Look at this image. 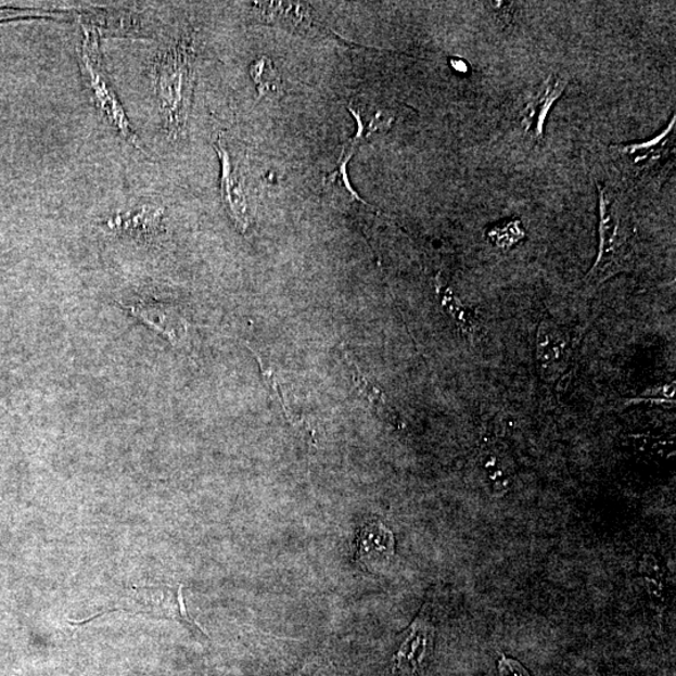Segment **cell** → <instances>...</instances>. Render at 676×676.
<instances>
[{
	"instance_id": "6da1fadb",
	"label": "cell",
	"mask_w": 676,
	"mask_h": 676,
	"mask_svg": "<svg viewBox=\"0 0 676 676\" xmlns=\"http://www.w3.org/2000/svg\"><path fill=\"white\" fill-rule=\"evenodd\" d=\"M194 33L181 37L160 49L151 67V79L163 127L168 138L178 141L186 133L192 110L195 85Z\"/></svg>"
},
{
	"instance_id": "7a4b0ae2",
	"label": "cell",
	"mask_w": 676,
	"mask_h": 676,
	"mask_svg": "<svg viewBox=\"0 0 676 676\" xmlns=\"http://www.w3.org/2000/svg\"><path fill=\"white\" fill-rule=\"evenodd\" d=\"M84 39L78 49V64L85 86L94 107L105 122L133 149L149 154L140 138L135 133L127 113L104 67L100 47V33L93 26L84 24Z\"/></svg>"
},
{
	"instance_id": "3957f363",
	"label": "cell",
	"mask_w": 676,
	"mask_h": 676,
	"mask_svg": "<svg viewBox=\"0 0 676 676\" xmlns=\"http://www.w3.org/2000/svg\"><path fill=\"white\" fill-rule=\"evenodd\" d=\"M600 250L588 275L589 283L599 284L628 267L633 256L629 211L622 195L612 187L599 184Z\"/></svg>"
},
{
	"instance_id": "277c9868",
	"label": "cell",
	"mask_w": 676,
	"mask_h": 676,
	"mask_svg": "<svg viewBox=\"0 0 676 676\" xmlns=\"http://www.w3.org/2000/svg\"><path fill=\"white\" fill-rule=\"evenodd\" d=\"M221 162V195L228 215L242 233L251 224L248 199V156L242 146L225 133L214 143Z\"/></svg>"
},
{
	"instance_id": "5b68a950",
	"label": "cell",
	"mask_w": 676,
	"mask_h": 676,
	"mask_svg": "<svg viewBox=\"0 0 676 676\" xmlns=\"http://www.w3.org/2000/svg\"><path fill=\"white\" fill-rule=\"evenodd\" d=\"M570 339L553 321L544 320L536 336V361L545 380H557L566 369Z\"/></svg>"
},
{
	"instance_id": "8992f818",
	"label": "cell",
	"mask_w": 676,
	"mask_h": 676,
	"mask_svg": "<svg viewBox=\"0 0 676 676\" xmlns=\"http://www.w3.org/2000/svg\"><path fill=\"white\" fill-rule=\"evenodd\" d=\"M125 308L146 328L165 337L170 345L175 347L184 345L189 324L176 306L162 303H142L125 306Z\"/></svg>"
},
{
	"instance_id": "52a82bcc",
	"label": "cell",
	"mask_w": 676,
	"mask_h": 676,
	"mask_svg": "<svg viewBox=\"0 0 676 676\" xmlns=\"http://www.w3.org/2000/svg\"><path fill=\"white\" fill-rule=\"evenodd\" d=\"M674 140L675 117L664 132L653 138V140L618 145L616 151L624 158L626 165L633 166L635 175H647L659 163H663L665 158L669 157L672 150H674Z\"/></svg>"
},
{
	"instance_id": "ba28073f",
	"label": "cell",
	"mask_w": 676,
	"mask_h": 676,
	"mask_svg": "<svg viewBox=\"0 0 676 676\" xmlns=\"http://www.w3.org/2000/svg\"><path fill=\"white\" fill-rule=\"evenodd\" d=\"M567 80L558 76H550L544 81L539 91H537L531 101L526 103V107L521 113V122L528 135L534 140L540 141L544 137L545 120L548 114L561 94L565 92Z\"/></svg>"
},
{
	"instance_id": "9c48e42d",
	"label": "cell",
	"mask_w": 676,
	"mask_h": 676,
	"mask_svg": "<svg viewBox=\"0 0 676 676\" xmlns=\"http://www.w3.org/2000/svg\"><path fill=\"white\" fill-rule=\"evenodd\" d=\"M348 111L352 112L357 122V133L352 140H348L342 146L340 162L348 163L354 157L355 152L361 143L369 140L373 133L384 132L393 125L394 117L387 112L378 110L373 111L370 105L362 101V98H354L348 104Z\"/></svg>"
},
{
	"instance_id": "30bf717a",
	"label": "cell",
	"mask_w": 676,
	"mask_h": 676,
	"mask_svg": "<svg viewBox=\"0 0 676 676\" xmlns=\"http://www.w3.org/2000/svg\"><path fill=\"white\" fill-rule=\"evenodd\" d=\"M433 642V630L421 617L411 625L409 637L405 639L395 655L394 673L398 676H411L417 674L423 661L429 654Z\"/></svg>"
},
{
	"instance_id": "8fae6325",
	"label": "cell",
	"mask_w": 676,
	"mask_h": 676,
	"mask_svg": "<svg viewBox=\"0 0 676 676\" xmlns=\"http://www.w3.org/2000/svg\"><path fill=\"white\" fill-rule=\"evenodd\" d=\"M395 539L388 528L377 521L365 525L357 534L356 559L366 567L378 565L394 556Z\"/></svg>"
},
{
	"instance_id": "7c38bea8",
	"label": "cell",
	"mask_w": 676,
	"mask_h": 676,
	"mask_svg": "<svg viewBox=\"0 0 676 676\" xmlns=\"http://www.w3.org/2000/svg\"><path fill=\"white\" fill-rule=\"evenodd\" d=\"M165 209L153 205L113 216L107 222L114 231L136 233L142 238H152L161 230Z\"/></svg>"
},
{
	"instance_id": "4fadbf2b",
	"label": "cell",
	"mask_w": 676,
	"mask_h": 676,
	"mask_svg": "<svg viewBox=\"0 0 676 676\" xmlns=\"http://www.w3.org/2000/svg\"><path fill=\"white\" fill-rule=\"evenodd\" d=\"M267 21L279 22L292 29H309L313 24L311 7L303 3L270 2L257 4Z\"/></svg>"
},
{
	"instance_id": "5bb4252c",
	"label": "cell",
	"mask_w": 676,
	"mask_h": 676,
	"mask_svg": "<svg viewBox=\"0 0 676 676\" xmlns=\"http://www.w3.org/2000/svg\"><path fill=\"white\" fill-rule=\"evenodd\" d=\"M346 360H349V363L353 366V379L355 382V386L358 390L366 401H368L371 406V409L377 411L380 417L387 419L391 422H396L397 417L394 412L393 406L387 401V397L382 390L377 385H373L372 382L366 379L365 374L360 369L357 368L356 363L348 358L346 355Z\"/></svg>"
},
{
	"instance_id": "9a60e30c",
	"label": "cell",
	"mask_w": 676,
	"mask_h": 676,
	"mask_svg": "<svg viewBox=\"0 0 676 676\" xmlns=\"http://www.w3.org/2000/svg\"><path fill=\"white\" fill-rule=\"evenodd\" d=\"M250 73L252 79L255 80L259 97L279 93L281 77L279 71L275 68L273 63L267 56H260L259 60L252 64Z\"/></svg>"
},
{
	"instance_id": "2e32d148",
	"label": "cell",
	"mask_w": 676,
	"mask_h": 676,
	"mask_svg": "<svg viewBox=\"0 0 676 676\" xmlns=\"http://www.w3.org/2000/svg\"><path fill=\"white\" fill-rule=\"evenodd\" d=\"M436 291L439 303H442L447 314H449L452 319L458 322L462 330L471 331L472 326H474V319H472L469 309L459 303L458 298L454 296L452 291L443 282L439 275L436 279Z\"/></svg>"
},
{
	"instance_id": "e0dca14e",
	"label": "cell",
	"mask_w": 676,
	"mask_h": 676,
	"mask_svg": "<svg viewBox=\"0 0 676 676\" xmlns=\"http://www.w3.org/2000/svg\"><path fill=\"white\" fill-rule=\"evenodd\" d=\"M488 235H490L495 244H498V247L510 248L524 238V231L519 221H512L495 227Z\"/></svg>"
},
{
	"instance_id": "ac0fdd59",
	"label": "cell",
	"mask_w": 676,
	"mask_h": 676,
	"mask_svg": "<svg viewBox=\"0 0 676 676\" xmlns=\"http://www.w3.org/2000/svg\"><path fill=\"white\" fill-rule=\"evenodd\" d=\"M499 674L500 676H531L525 667L516 662L515 659L505 655L500 658Z\"/></svg>"
},
{
	"instance_id": "d6986e66",
	"label": "cell",
	"mask_w": 676,
	"mask_h": 676,
	"mask_svg": "<svg viewBox=\"0 0 676 676\" xmlns=\"http://www.w3.org/2000/svg\"><path fill=\"white\" fill-rule=\"evenodd\" d=\"M451 64H452L454 69L458 72L467 73L469 71V65L462 60L452 59Z\"/></svg>"
}]
</instances>
